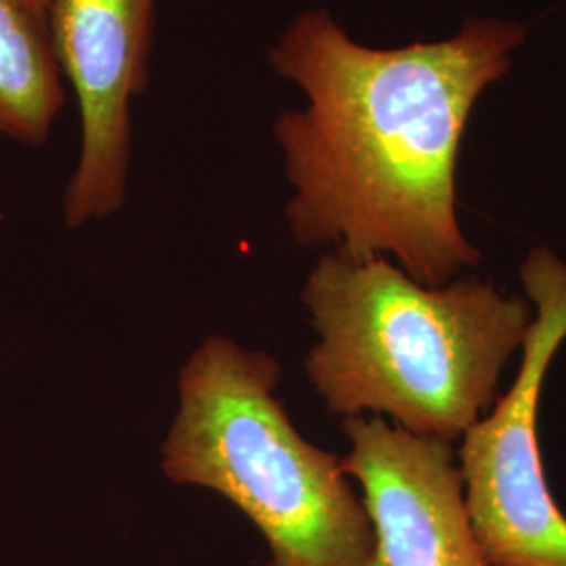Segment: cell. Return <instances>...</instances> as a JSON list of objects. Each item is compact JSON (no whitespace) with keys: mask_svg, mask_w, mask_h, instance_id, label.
<instances>
[{"mask_svg":"<svg viewBox=\"0 0 566 566\" xmlns=\"http://www.w3.org/2000/svg\"><path fill=\"white\" fill-rule=\"evenodd\" d=\"M533 322L514 385L465 432V506L493 566H566V514L542 462L537 411L556 350L566 340V261L533 248L521 264Z\"/></svg>","mask_w":566,"mask_h":566,"instance_id":"4","label":"cell"},{"mask_svg":"<svg viewBox=\"0 0 566 566\" xmlns=\"http://www.w3.org/2000/svg\"><path fill=\"white\" fill-rule=\"evenodd\" d=\"M28 11H32L36 18L49 21V13H51V2L53 0H18Z\"/></svg>","mask_w":566,"mask_h":566,"instance_id":"8","label":"cell"},{"mask_svg":"<svg viewBox=\"0 0 566 566\" xmlns=\"http://www.w3.org/2000/svg\"><path fill=\"white\" fill-rule=\"evenodd\" d=\"M282 369L210 336L182 365L163 472L219 493L269 546V566H371L374 533L343 458L308 443L275 397Z\"/></svg>","mask_w":566,"mask_h":566,"instance_id":"3","label":"cell"},{"mask_svg":"<svg viewBox=\"0 0 566 566\" xmlns=\"http://www.w3.org/2000/svg\"><path fill=\"white\" fill-rule=\"evenodd\" d=\"M63 103V74L49 21L18 0H0V137L42 145Z\"/></svg>","mask_w":566,"mask_h":566,"instance_id":"7","label":"cell"},{"mask_svg":"<svg viewBox=\"0 0 566 566\" xmlns=\"http://www.w3.org/2000/svg\"><path fill=\"white\" fill-rule=\"evenodd\" d=\"M158 0H53L49 32L81 107V158L63 198L70 229L103 221L126 200L130 105L147 84Z\"/></svg>","mask_w":566,"mask_h":566,"instance_id":"5","label":"cell"},{"mask_svg":"<svg viewBox=\"0 0 566 566\" xmlns=\"http://www.w3.org/2000/svg\"><path fill=\"white\" fill-rule=\"evenodd\" d=\"M525 39L523 23L465 18L447 41L374 49L324 9L292 20L266 53L306 97L273 126L292 240L392 256L432 287L481 263L458 221V154L479 97Z\"/></svg>","mask_w":566,"mask_h":566,"instance_id":"1","label":"cell"},{"mask_svg":"<svg viewBox=\"0 0 566 566\" xmlns=\"http://www.w3.org/2000/svg\"><path fill=\"white\" fill-rule=\"evenodd\" d=\"M303 303L319 340L306 376L332 413L386 416L453 443L497 401V385L533 322L525 296L481 277L424 285L386 256L327 252Z\"/></svg>","mask_w":566,"mask_h":566,"instance_id":"2","label":"cell"},{"mask_svg":"<svg viewBox=\"0 0 566 566\" xmlns=\"http://www.w3.org/2000/svg\"><path fill=\"white\" fill-rule=\"evenodd\" d=\"M344 472L361 486L374 533L371 566H493L465 506L451 443L380 416L344 418Z\"/></svg>","mask_w":566,"mask_h":566,"instance_id":"6","label":"cell"}]
</instances>
